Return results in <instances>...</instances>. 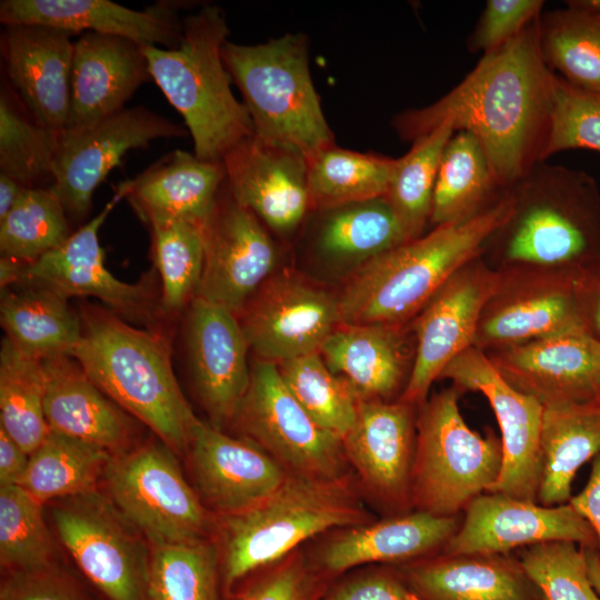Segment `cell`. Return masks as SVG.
<instances>
[{
  "instance_id": "1",
  "label": "cell",
  "mask_w": 600,
  "mask_h": 600,
  "mask_svg": "<svg viewBox=\"0 0 600 600\" xmlns=\"http://www.w3.org/2000/svg\"><path fill=\"white\" fill-rule=\"evenodd\" d=\"M539 18L508 43L482 54L446 96L398 113L392 127L399 138L412 142L444 122L454 131H468L507 189L543 161L556 76L541 56Z\"/></svg>"
},
{
  "instance_id": "2",
  "label": "cell",
  "mask_w": 600,
  "mask_h": 600,
  "mask_svg": "<svg viewBox=\"0 0 600 600\" xmlns=\"http://www.w3.org/2000/svg\"><path fill=\"white\" fill-rule=\"evenodd\" d=\"M78 312L81 339L71 357L110 399L174 453H188L200 420L179 387L164 333L133 327L90 302H81Z\"/></svg>"
},
{
  "instance_id": "3",
  "label": "cell",
  "mask_w": 600,
  "mask_h": 600,
  "mask_svg": "<svg viewBox=\"0 0 600 600\" xmlns=\"http://www.w3.org/2000/svg\"><path fill=\"white\" fill-rule=\"evenodd\" d=\"M512 210L508 189L479 213L437 226L368 261L338 296L340 324H406L458 270L481 256Z\"/></svg>"
},
{
  "instance_id": "4",
  "label": "cell",
  "mask_w": 600,
  "mask_h": 600,
  "mask_svg": "<svg viewBox=\"0 0 600 600\" xmlns=\"http://www.w3.org/2000/svg\"><path fill=\"white\" fill-rule=\"evenodd\" d=\"M352 477L316 479L288 474L259 504L234 514L218 516L223 596L270 567L309 539L331 530L372 521Z\"/></svg>"
},
{
  "instance_id": "5",
  "label": "cell",
  "mask_w": 600,
  "mask_h": 600,
  "mask_svg": "<svg viewBox=\"0 0 600 600\" xmlns=\"http://www.w3.org/2000/svg\"><path fill=\"white\" fill-rule=\"evenodd\" d=\"M228 34L224 12L203 4L183 18L176 48L142 46L151 78L182 116L194 154L203 160L222 161L237 143L253 136L251 118L233 96L222 59Z\"/></svg>"
},
{
  "instance_id": "6",
  "label": "cell",
  "mask_w": 600,
  "mask_h": 600,
  "mask_svg": "<svg viewBox=\"0 0 600 600\" xmlns=\"http://www.w3.org/2000/svg\"><path fill=\"white\" fill-rule=\"evenodd\" d=\"M510 192L512 213L489 239L508 261L577 268L600 249V192L588 172L541 161Z\"/></svg>"
},
{
  "instance_id": "7",
  "label": "cell",
  "mask_w": 600,
  "mask_h": 600,
  "mask_svg": "<svg viewBox=\"0 0 600 600\" xmlns=\"http://www.w3.org/2000/svg\"><path fill=\"white\" fill-rule=\"evenodd\" d=\"M222 59L257 138L306 158L336 143L311 79L303 33L253 46L227 41Z\"/></svg>"
},
{
  "instance_id": "8",
  "label": "cell",
  "mask_w": 600,
  "mask_h": 600,
  "mask_svg": "<svg viewBox=\"0 0 600 600\" xmlns=\"http://www.w3.org/2000/svg\"><path fill=\"white\" fill-rule=\"evenodd\" d=\"M463 390L452 384L418 406L411 471L412 510L456 517L489 492L502 469V443L488 429L468 427L460 409Z\"/></svg>"
},
{
  "instance_id": "9",
  "label": "cell",
  "mask_w": 600,
  "mask_h": 600,
  "mask_svg": "<svg viewBox=\"0 0 600 600\" xmlns=\"http://www.w3.org/2000/svg\"><path fill=\"white\" fill-rule=\"evenodd\" d=\"M103 481L112 506L152 546L207 539L214 527L163 442L112 454Z\"/></svg>"
},
{
  "instance_id": "10",
  "label": "cell",
  "mask_w": 600,
  "mask_h": 600,
  "mask_svg": "<svg viewBox=\"0 0 600 600\" xmlns=\"http://www.w3.org/2000/svg\"><path fill=\"white\" fill-rule=\"evenodd\" d=\"M233 423L290 474L327 480L351 476L342 439L304 411L277 363L252 364L250 386Z\"/></svg>"
},
{
  "instance_id": "11",
  "label": "cell",
  "mask_w": 600,
  "mask_h": 600,
  "mask_svg": "<svg viewBox=\"0 0 600 600\" xmlns=\"http://www.w3.org/2000/svg\"><path fill=\"white\" fill-rule=\"evenodd\" d=\"M122 199L124 191L118 186L103 209L62 246L23 266L16 284L37 286L66 299L93 297L129 322L159 329L158 321L164 312L161 298H158L154 273L146 274L139 282L128 283L116 278L104 263L99 230Z\"/></svg>"
},
{
  "instance_id": "12",
  "label": "cell",
  "mask_w": 600,
  "mask_h": 600,
  "mask_svg": "<svg viewBox=\"0 0 600 600\" xmlns=\"http://www.w3.org/2000/svg\"><path fill=\"white\" fill-rule=\"evenodd\" d=\"M503 274L480 257L458 270L413 318L414 358L399 400L420 406L444 368L474 347L481 314Z\"/></svg>"
},
{
  "instance_id": "13",
  "label": "cell",
  "mask_w": 600,
  "mask_h": 600,
  "mask_svg": "<svg viewBox=\"0 0 600 600\" xmlns=\"http://www.w3.org/2000/svg\"><path fill=\"white\" fill-rule=\"evenodd\" d=\"M187 136L186 129L144 107L123 108L86 126L61 131L50 189L67 213L82 218L92 194L122 157L157 139Z\"/></svg>"
},
{
  "instance_id": "14",
  "label": "cell",
  "mask_w": 600,
  "mask_h": 600,
  "mask_svg": "<svg viewBox=\"0 0 600 600\" xmlns=\"http://www.w3.org/2000/svg\"><path fill=\"white\" fill-rule=\"evenodd\" d=\"M59 538L108 600H146L149 557L124 519L97 492L68 498L53 510Z\"/></svg>"
},
{
  "instance_id": "15",
  "label": "cell",
  "mask_w": 600,
  "mask_h": 600,
  "mask_svg": "<svg viewBox=\"0 0 600 600\" xmlns=\"http://www.w3.org/2000/svg\"><path fill=\"white\" fill-rule=\"evenodd\" d=\"M439 379H449L463 391L482 393L493 410L501 432L503 459L499 479L489 492L538 502L541 402L506 381L488 354L477 347L454 358Z\"/></svg>"
},
{
  "instance_id": "16",
  "label": "cell",
  "mask_w": 600,
  "mask_h": 600,
  "mask_svg": "<svg viewBox=\"0 0 600 600\" xmlns=\"http://www.w3.org/2000/svg\"><path fill=\"white\" fill-rule=\"evenodd\" d=\"M204 241L196 297L238 314L271 277L278 249L270 230L234 200L226 180L204 226Z\"/></svg>"
},
{
  "instance_id": "17",
  "label": "cell",
  "mask_w": 600,
  "mask_h": 600,
  "mask_svg": "<svg viewBox=\"0 0 600 600\" xmlns=\"http://www.w3.org/2000/svg\"><path fill=\"white\" fill-rule=\"evenodd\" d=\"M241 312L249 348L277 364L320 352L340 326L338 297L292 273L270 277Z\"/></svg>"
},
{
  "instance_id": "18",
  "label": "cell",
  "mask_w": 600,
  "mask_h": 600,
  "mask_svg": "<svg viewBox=\"0 0 600 600\" xmlns=\"http://www.w3.org/2000/svg\"><path fill=\"white\" fill-rule=\"evenodd\" d=\"M416 408L399 399L359 400L356 422L342 438L348 462L363 490L391 516L413 511Z\"/></svg>"
},
{
  "instance_id": "19",
  "label": "cell",
  "mask_w": 600,
  "mask_h": 600,
  "mask_svg": "<svg viewBox=\"0 0 600 600\" xmlns=\"http://www.w3.org/2000/svg\"><path fill=\"white\" fill-rule=\"evenodd\" d=\"M442 553L509 554L517 548L567 540L598 550L591 526L568 502L547 507L503 493L486 492L464 509Z\"/></svg>"
},
{
  "instance_id": "20",
  "label": "cell",
  "mask_w": 600,
  "mask_h": 600,
  "mask_svg": "<svg viewBox=\"0 0 600 600\" xmlns=\"http://www.w3.org/2000/svg\"><path fill=\"white\" fill-rule=\"evenodd\" d=\"M489 358L506 381L543 407L600 398V341L583 324Z\"/></svg>"
},
{
  "instance_id": "21",
  "label": "cell",
  "mask_w": 600,
  "mask_h": 600,
  "mask_svg": "<svg viewBox=\"0 0 600 600\" xmlns=\"http://www.w3.org/2000/svg\"><path fill=\"white\" fill-rule=\"evenodd\" d=\"M578 268L502 273L481 314L474 347L499 350L582 326L574 294Z\"/></svg>"
},
{
  "instance_id": "22",
  "label": "cell",
  "mask_w": 600,
  "mask_h": 600,
  "mask_svg": "<svg viewBox=\"0 0 600 600\" xmlns=\"http://www.w3.org/2000/svg\"><path fill=\"white\" fill-rule=\"evenodd\" d=\"M193 384L212 427L233 423L251 379L249 344L237 314L199 297L186 328Z\"/></svg>"
},
{
  "instance_id": "23",
  "label": "cell",
  "mask_w": 600,
  "mask_h": 600,
  "mask_svg": "<svg viewBox=\"0 0 600 600\" xmlns=\"http://www.w3.org/2000/svg\"><path fill=\"white\" fill-rule=\"evenodd\" d=\"M222 162L234 200L278 236L293 233L311 212L303 154L253 134L230 149Z\"/></svg>"
},
{
  "instance_id": "24",
  "label": "cell",
  "mask_w": 600,
  "mask_h": 600,
  "mask_svg": "<svg viewBox=\"0 0 600 600\" xmlns=\"http://www.w3.org/2000/svg\"><path fill=\"white\" fill-rule=\"evenodd\" d=\"M73 33L41 24L4 26L1 49L7 77L30 117L62 131L71 100Z\"/></svg>"
},
{
  "instance_id": "25",
  "label": "cell",
  "mask_w": 600,
  "mask_h": 600,
  "mask_svg": "<svg viewBox=\"0 0 600 600\" xmlns=\"http://www.w3.org/2000/svg\"><path fill=\"white\" fill-rule=\"evenodd\" d=\"M188 453L197 492L218 516L246 511L271 496L289 474L249 440L237 439L202 421Z\"/></svg>"
},
{
  "instance_id": "26",
  "label": "cell",
  "mask_w": 600,
  "mask_h": 600,
  "mask_svg": "<svg viewBox=\"0 0 600 600\" xmlns=\"http://www.w3.org/2000/svg\"><path fill=\"white\" fill-rule=\"evenodd\" d=\"M460 523V516L438 517L413 510L340 529L309 557L322 573L336 580L358 566H399L437 554Z\"/></svg>"
},
{
  "instance_id": "27",
  "label": "cell",
  "mask_w": 600,
  "mask_h": 600,
  "mask_svg": "<svg viewBox=\"0 0 600 600\" xmlns=\"http://www.w3.org/2000/svg\"><path fill=\"white\" fill-rule=\"evenodd\" d=\"M178 6L160 1L133 10L110 0H2L4 26L26 23L127 38L141 46L176 48L182 33Z\"/></svg>"
},
{
  "instance_id": "28",
  "label": "cell",
  "mask_w": 600,
  "mask_h": 600,
  "mask_svg": "<svg viewBox=\"0 0 600 600\" xmlns=\"http://www.w3.org/2000/svg\"><path fill=\"white\" fill-rule=\"evenodd\" d=\"M149 78L141 44L122 37L83 32L74 41L66 129L89 124L126 108Z\"/></svg>"
},
{
  "instance_id": "29",
  "label": "cell",
  "mask_w": 600,
  "mask_h": 600,
  "mask_svg": "<svg viewBox=\"0 0 600 600\" xmlns=\"http://www.w3.org/2000/svg\"><path fill=\"white\" fill-rule=\"evenodd\" d=\"M44 416L50 431L96 446L112 454L129 450L132 416L110 399L71 356L42 360Z\"/></svg>"
},
{
  "instance_id": "30",
  "label": "cell",
  "mask_w": 600,
  "mask_h": 600,
  "mask_svg": "<svg viewBox=\"0 0 600 600\" xmlns=\"http://www.w3.org/2000/svg\"><path fill=\"white\" fill-rule=\"evenodd\" d=\"M406 324H340L321 347L328 368L359 400L391 401L403 392L412 366Z\"/></svg>"
},
{
  "instance_id": "31",
  "label": "cell",
  "mask_w": 600,
  "mask_h": 600,
  "mask_svg": "<svg viewBox=\"0 0 600 600\" xmlns=\"http://www.w3.org/2000/svg\"><path fill=\"white\" fill-rule=\"evenodd\" d=\"M226 180L222 161L176 150L134 179L119 183L149 227L187 221L204 227Z\"/></svg>"
},
{
  "instance_id": "32",
  "label": "cell",
  "mask_w": 600,
  "mask_h": 600,
  "mask_svg": "<svg viewBox=\"0 0 600 600\" xmlns=\"http://www.w3.org/2000/svg\"><path fill=\"white\" fill-rule=\"evenodd\" d=\"M420 600H544L510 554H437L399 564Z\"/></svg>"
},
{
  "instance_id": "33",
  "label": "cell",
  "mask_w": 600,
  "mask_h": 600,
  "mask_svg": "<svg viewBox=\"0 0 600 600\" xmlns=\"http://www.w3.org/2000/svg\"><path fill=\"white\" fill-rule=\"evenodd\" d=\"M540 453L538 503H568L577 471L600 453V398L543 407Z\"/></svg>"
},
{
  "instance_id": "34",
  "label": "cell",
  "mask_w": 600,
  "mask_h": 600,
  "mask_svg": "<svg viewBox=\"0 0 600 600\" xmlns=\"http://www.w3.org/2000/svg\"><path fill=\"white\" fill-rule=\"evenodd\" d=\"M319 213L312 247L326 263L353 271L409 241L388 199L379 197Z\"/></svg>"
},
{
  "instance_id": "35",
  "label": "cell",
  "mask_w": 600,
  "mask_h": 600,
  "mask_svg": "<svg viewBox=\"0 0 600 600\" xmlns=\"http://www.w3.org/2000/svg\"><path fill=\"white\" fill-rule=\"evenodd\" d=\"M0 321L4 338L39 360L71 356L81 339V319L68 299L32 284L1 289Z\"/></svg>"
},
{
  "instance_id": "36",
  "label": "cell",
  "mask_w": 600,
  "mask_h": 600,
  "mask_svg": "<svg viewBox=\"0 0 600 600\" xmlns=\"http://www.w3.org/2000/svg\"><path fill=\"white\" fill-rule=\"evenodd\" d=\"M506 191L477 138L464 130L456 131L438 168L430 222L437 227L468 219Z\"/></svg>"
},
{
  "instance_id": "37",
  "label": "cell",
  "mask_w": 600,
  "mask_h": 600,
  "mask_svg": "<svg viewBox=\"0 0 600 600\" xmlns=\"http://www.w3.org/2000/svg\"><path fill=\"white\" fill-rule=\"evenodd\" d=\"M398 158L340 148L336 143L307 158L311 211L386 197Z\"/></svg>"
},
{
  "instance_id": "38",
  "label": "cell",
  "mask_w": 600,
  "mask_h": 600,
  "mask_svg": "<svg viewBox=\"0 0 600 600\" xmlns=\"http://www.w3.org/2000/svg\"><path fill=\"white\" fill-rule=\"evenodd\" d=\"M111 457L99 446L50 431L29 456L19 486L41 503L92 493Z\"/></svg>"
},
{
  "instance_id": "39",
  "label": "cell",
  "mask_w": 600,
  "mask_h": 600,
  "mask_svg": "<svg viewBox=\"0 0 600 600\" xmlns=\"http://www.w3.org/2000/svg\"><path fill=\"white\" fill-rule=\"evenodd\" d=\"M542 59L573 89L600 94V18L570 8L539 18Z\"/></svg>"
},
{
  "instance_id": "40",
  "label": "cell",
  "mask_w": 600,
  "mask_h": 600,
  "mask_svg": "<svg viewBox=\"0 0 600 600\" xmlns=\"http://www.w3.org/2000/svg\"><path fill=\"white\" fill-rule=\"evenodd\" d=\"M42 360L18 350L7 338L0 350V428L29 456L50 432L44 416Z\"/></svg>"
},
{
  "instance_id": "41",
  "label": "cell",
  "mask_w": 600,
  "mask_h": 600,
  "mask_svg": "<svg viewBox=\"0 0 600 600\" xmlns=\"http://www.w3.org/2000/svg\"><path fill=\"white\" fill-rule=\"evenodd\" d=\"M220 554L209 538L152 546L146 600H221Z\"/></svg>"
},
{
  "instance_id": "42",
  "label": "cell",
  "mask_w": 600,
  "mask_h": 600,
  "mask_svg": "<svg viewBox=\"0 0 600 600\" xmlns=\"http://www.w3.org/2000/svg\"><path fill=\"white\" fill-rule=\"evenodd\" d=\"M454 132L444 122L412 141L410 150L398 158L386 198L409 240L421 237L430 221L438 168Z\"/></svg>"
},
{
  "instance_id": "43",
  "label": "cell",
  "mask_w": 600,
  "mask_h": 600,
  "mask_svg": "<svg viewBox=\"0 0 600 600\" xmlns=\"http://www.w3.org/2000/svg\"><path fill=\"white\" fill-rule=\"evenodd\" d=\"M67 211L49 188H26L0 220L1 258L30 264L62 246L72 234Z\"/></svg>"
},
{
  "instance_id": "44",
  "label": "cell",
  "mask_w": 600,
  "mask_h": 600,
  "mask_svg": "<svg viewBox=\"0 0 600 600\" xmlns=\"http://www.w3.org/2000/svg\"><path fill=\"white\" fill-rule=\"evenodd\" d=\"M288 390L322 428L341 439L353 427L359 399L326 364L320 352L278 364Z\"/></svg>"
},
{
  "instance_id": "45",
  "label": "cell",
  "mask_w": 600,
  "mask_h": 600,
  "mask_svg": "<svg viewBox=\"0 0 600 600\" xmlns=\"http://www.w3.org/2000/svg\"><path fill=\"white\" fill-rule=\"evenodd\" d=\"M150 229L162 310L174 313L197 294L204 263V227L172 221L153 224Z\"/></svg>"
},
{
  "instance_id": "46",
  "label": "cell",
  "mask_w": 600,
  "mask_h": 600,
  "mask_svg": "<svg viewBox=\"0 0 600 600\" xmlns=\"http://www.w3.org/2000/svg\"><path fill=\"white\" fill-rule=\"evenodd\" d=\"M42 504L20 486L0 487V563L6 573L53 567Z\"/></svg>"
},
{
  "instance_id": "47",
  "label": "cell",
  "mask_w": 600,
  "mask_h": 600,
  "mask_svg": "<svg viewBox=\"0 0 600 600\" xmlns=\"http://www.w3.org/2000/svg\"><path fill=\"white\" fill-rule=\"evenodd\" d=\"M61 131L37 123L6 90L0 94V173L22 186L52 179Z\"/></svg>"
},
{
  "instance_id": "48",
  "label": "cell",
  "mask_w": 600,
  "mask_h": 600,
  "mask_svg": "<svg viewBox=\"0 0 600 600\" xmlns=\"http://www.w3.org/2000/svg\"><path fill=\"white\" fill-rule=\"evenodd\" d=\"M517 559L544 600H600L589 578L584 548L576 542L533 544Z\"/></svg>"
},
{
  "instance_id": "49",
  "label": "cell",
  "mask_w": 600,
  "mask_h": 600,
  "mask_svg": "<svg viewBox=\"0 0 600 600\" xmlns=\"http://www.w3.org/2000/svg\"><path fill=\"white\" fill-rule=\"evenodd\" d=\"M571 149L600 152V94L573 89L556 76L543 161Z\"/></svg>"
},
{
  "instance_id": "50",
  "label": "cell",
  "mask_w": 600,
  "mask_h": 600,
  "mask_svg": "<svg viewBox=\"0 0 600 600\" xmlns=\"http://www.w3.org/2000/svg\"><path fill=\"white\" fill-rule=\"evenodd\" d=\"M333 581L296 550L247 578L228 600H321Z\"/></svg>"
},
{
  "instance_id": "51",
  "label": "cell",
  "mask_w": 600,
  "mask_h": 600,
  "mask_svg": "<svg viewBox=\"0 0 600 600\" xmlns=\"http://www.w3.org/2000/svg\"><path fill=\"white\" fill-rule=\"evenodd\" d=\"M542 0H489L468 39L471 52H491L519 36L542 13Z\"/></svg>"
},
{
  "instance_id": "52",
  "label": "cell",
  "mask_w": 600,
  "mask_h": 600,
  "mask_svg": "<svg viewBox=\"0 0 600 600\" xmlns=\"http://www.w3.org/2000/svg\"><path fill=\"white\" fill-rule=\"evenodd\" d=\"M321 600H420L398 569L376 568L334 580Z\"/></svg>"
},
{
  "instance_id": "53",
  "label": "cell",
  "mask_w": 600,
  "mask_h": 600,
  "mask_svg": "<svg viewBox=\"0 0 600 600\" xmlns=\"http://www.w3.org/2000/svg\"><path fill=\"white\" fill-rule=\"evenodd\" d=\"M0 600H86L53 567L37 571L8 572Z\"/></svg>"
},
{
  "instance_id": "54",
  "label": "cell",
  "mask_w": 600,
  "mask_h": 600,
  "mask_svg": "<svg viewBox=\"0 0 600 600\" xmlns=\"http://www.w3.org/2000/svg\"><path fill=\"white\" fill-rule=\"evenodd\" d=\"M574 294L583 326L600 341V249L579 266Z\"/></svg>"
},
{
  "instance_id": "55",
  "label": "cell",
  "mask_w": 600,
  "mask_h": 600,
  "mask_svg": "<svg viewBox=\"0 0 600 600\" xmlns=\"http://www.w3.org/2000/svg\"><path fill=\"white\" fill-rule=\"evenodd\" d=\"M569 503L591 526L600 557V453L591 460V472L584 488Z\"/></svg>"
},
{
  "instance_id": "56",
  "label": "cell",
  "mask_w": 600,
  "mask_h": 600,
  "mask_svg": "<svg viewBox=\"0 0 600 600\" xmlns=\"http://www.w3.org/2000/svg\"><path fill=\"white\" fill-rule=\"evenodd\" d=\"M29 463V454L0 428V487L19 486Z\"/></svg>"
},
{
  "instance_id": "57",
  "label": "cell",
  "mask_w": 600,
  "mask_h": 600,
  "mask_svg": "<svg viewBox=\"0 0 600 600\" xmlns=\"http://www.w3.org/2000/svg\"><path fill=\"white\" fill-rule=\"evenodd\" d=\"M26 188L14 179L0 173V220L10 212Z\"/></svg>"
},
{
  "instance_id": "58",
  "label": "cell",
  "mask_w": 600,
  "mask_h": 600,
  "mask_svg": "<svg viewBox=\"0 0 600 600\" xmlns=\"http://www.w3.org/2000/svg\"><path fill=\"white\" fill-rule=\"evenodd\" d=\"M590 581L600 596V557L597 549L584 548Z\"/></svg>"
},
{
  "instance_id": "59",
  "label": "cell",
  "mask_w": 600,
  "mask_h": 600,
  "mask_svg": "<svg viewBox=\"0 0 600 600\" xmlns=\"http://www.w3.org/2000/svg\"><path fill=\"white\" fill-rule=\"evenodd\" d=\"M567 8L600 18V0H569Z\"/></svg>"
}]
</instances>
